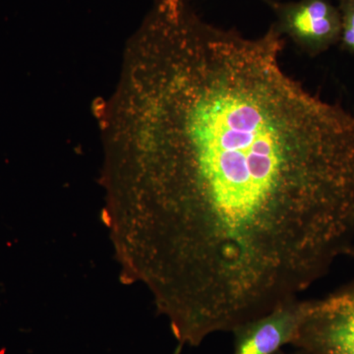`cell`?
I'll use <instances>...</instances> for the list:
<instances>
[{"mask_svg": "<svg viewBox=\"0 0 354 354\" xmlns=\"http://www.w3.org/2000/svg\"><path fill=\"white\" fill-rule=\"evenodd\" d=\"M346 255L351 256V257L354 258V246L351 245L349 247L348 252H346Z\"/></svg>", "mask_w": 354, "mask_h": 354, "instance_id": "52a82bcc", "label": "cell"}, {"mask_svg": "<svg viewBox=\"0 0 354 354\" xmlns=\"http://www.w3.org/2000/svg\"><path fill=\"white\" fill-rule=\"evenodd\" d=\"M276 1H281V0H276Z\"/></svg>", "mask_w": 354, "mask_h": 354, "instance_id": "ba28073f", "label": "cell"}, {"mask_svg": "<svg viewBox=\"0 0 354 354\" xmlns=\"http://www.w3.org/2000/svg\"><path fill=\"white\" fill-rule=\"evenodd\" d=\"M266 1L276 15L277 30L307 55L325 53L341 39V12L330 0Z\"/></svg>", "mask_w": 354, "mask_h": 354, "instance_id": "3957f363", "label": "cell"}, {"mask_svg": "<svg viewBox=\"0 0 354 354\" xmlns=\"http://www.w3.org/2000/svg\"><path fill=\"white\" fill-rule=\"evenodd\" d=\"M308 310V300L299 298L269 313L242 324L232 330V354H276L291 346Z\"/></svg>", "mask_w": 354, "mask_h": 354, "instance_id": "277c9868", "label": "cell"}, {"mask_svg": "<svg viewBox=\"0 0 354 354\" xmlns=\"http://www.w3.org/2000/svg\"><path fill=\"white\" fill-rule=\"evenodd\" d=\"M285 43L183 4L137 48L134 260L205 335L297 299L351 246L354 111L288 75Z\"/></svg>", "mask_w": 354, "mask_h": 354, "instance_id": "6da1fadb", "label": "cell"}, {"mask_svg": "<svg viewBox=\"0 0 354 354\" xmlns=\"http://www.w3.org/2000/svg\"><path fill=\"white\" fill-rule=\"evenodd\" d=\"M291 346L310 354H354V281L321 299L308 300Z\"/></svg>", "mask_w": 354, "mask_h": 354, "instance_id": "7a4b0ae2", "label": "cell"}, {"mask_svg": "<svg viewBox=\"0 0 354 354\" xmlns=\"http://www.w3.org/2000/svg\"><path fill=\"white\" fill-rule=\"evenodd\" d=\"M276 354H310L308 353H306V351H302V349H297L295 348V351H279V353H277Z\"/></svg>", "mask_w": 354, "mask_h": 354, "instance_id": "8992f818", "label": "cell"}, {"mask_svg": "<svg viewBox=\"0 0 354 354\" xmlns=\"http://www.w3.org/2000/svg\"><path fill=\"white\" fill-rule=\"evenodd\" d=\"M342 17L341 41L344 50L354 53V0H339Z\"/></svg>", "mask_w": 354, "mask_h": 354, "instance_id": "5b68a950", "label": "cell"}]
</instances>
